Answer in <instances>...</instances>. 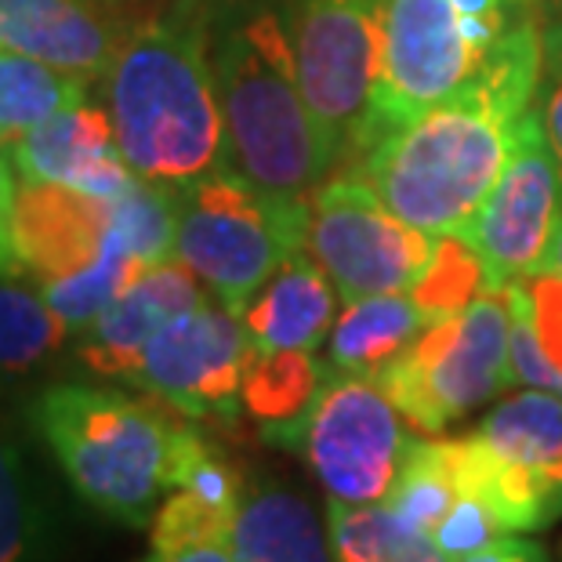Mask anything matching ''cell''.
Wrapping results in <instances>:
<instances>
[{
    "label": "cell",
    "mask_w": 562,
    "mask_h": 562,
    "mask_svg": "<svg viewBox=\"0 0 562 562\" xmlns=\"http://www.w3.org/2000/svg\"><path fill=\"white\" fill-rule=\"evenodd\" d=\"M432 537L453 562H461L464 555L480 552L483 544L497 541V537H505V533H501V526L494 522V516H490L480 501L458 494L453 508L442 516V522L432 530Z\"/></svg>",
    "instance_id": "cell-33"
},
{
    "label": "cell",
    "mask_w": 562,
    "mask_h": 562,
    "mask_svg": "<svg viewBox=\"0 0 562 562\" xmlns=\"http://www.w3.org/2000/svg\"><path fill=\"white\" fill-rule=\"evenodd\" d=\"M113 236L131 255L146 261V266H160V261L175 258V236H178L175 189L135 178L113 200Z\"/></svg>",
    "instance_id": "cell-30"
},
{
    "label": "cell",
    "mask_w": 562,
    "mask_h": 562,
    "mask_svg": "<svg viewBox=\"0 0 562 562\" xmlns=\"http://www.w3.org/2000/svg\"><path fill=\"white\" fill-rule=\"evenodd\" d=\"M374 381L396 403L403 422L425 436L447 432L458 417L516 385L508 286L483 291L464 313L428 323Z\"/></svg>",
    "instance_id": "cell-6"
},
{
    "label": "cell",
    "mask_w": 562,
    "mask_h": 562,
    "mask_svg": "<svg viewBox=\"0 0 562 562\" xmlns=\"http://www.w3.org/2000/svg\"><path fill=\"white\" fill-rule=\"evenodd\" d=\"M127 37L94 0H0V47L102 80Z\"/></svg>",
    "instance_id": "cell-16"
},
{
    "label": "cell",
    "mask_w": 562,
    "mask_h": 562,
    "mask_svg": "<svg viewBox=\"0 0 562 562\" xmlns=\"http://www.w3.org/2000/svg\"><path fill=\"white\" fill-rule=\"evenodd\" d=\"M15 164L0 153V277H19L22 266L15 258V244H11V211H15Z\"/></svg>",
    "instance_id": "cell-35"
},
{
    "label": "cell",
    "mask_w": 562,
    "mask_h": 562,
    "mask_svg": "<svg viewBox=\"0 0 562 562\" xmlns=\"http://www.w3.org/2000/svg\"><path fill=\"white\" fill-rule=\"evenodd\" d=\"M533 113L562 171V22L541 33V74H537Z\"/></svg>",
    "instance_id": "cell-32"
},
{
    "label": "cell",
    "mask_w": 562,
    "mask_h": 562,
    "mask_svg": "<svg viewBox=\"0 0 562 562\" xmlns=\"http://www.w3.org/2000/svg\"><path fill=\"white\" fill-rule=\"evenodd\" d=\"M552 483H555V512H559V516H562V464H559V469H555Z\"/></svg>",
    "instance_id": "cell-39"
},
{
    "label": "cell",
    "mask_w": 562,
    "mask_h": 562,
    "mask_svg": "<svg viewBox=\"0 0 562 562\" xmlns=\"http://www.w3.org/2000/svg\"><path fill=\"white\" fill-rule=\"evenodd\" d=\"M327 530L334 562H453L436 537L403 522L385 505L327 501Z\"/></svg>",
    "instance_id": "cell-22"
},
{
    "label": "cell",
    "mask_w": 562,
    "mask_h": 562,
    "mask_svg": "<svg viewBox=\"0 0 562 562\" xmlns=\"http://www.w3.org/2000/svg\"><path fill=\"white\" fill-rule=\"evenodd\" d=\"M255 341L240 316L218 297H203L196 308L175 316L146 345L131 385L186 417H236L240 385Z\"/></svg>",
    "instance_id": "cell-11"
},
{
    "label": "cell",
    "mask_w": 562,
    "mask_h": 562,
    "mask_svg": "<svg viewBox=\"0 0 562 562\" xmlns=\"http://www.w3.org/2000/svg\"><path fill=\"white\" fill-rule=\"evenodd\" d=\"M327 385V367L305 349H255L247 363L240 406L269 442L302 450L308 417Z\"/></svg>",
    "instance_id": "cell-19"
},
{
    "label": "cell",
    "mask_w": 562,
    "mask_h": 562,
    "mask_svg": "<svg viewBox=\"0 0 562 562\" xmlns=\"http://www.w3.org/2000/svg\"><path fill=\"white\" fill-rule=\"evenodd\" d=\"M559 214L562 171L530 105L494 193L486 196L472 229L464 233L472 247L480 250L490 291L541 269L544 250L552 244V233L559 225Z\"/></svg>",
    "instance_id": "cell-12"
},
{
    "label": "cell",
    "mask_w": 562,
    "mask_h": 562,
    "mask_svg": "<svg viewBox=\"0 0 562 562\" xmlns=\"http://www.w3.org/2000/svg\"><path fill=\"white\" fill-rule=\"evenodd\" d=\"M113 233V200L63 182H22L11 211V244L22 272L55 283L102 258Z\"/></svg>",
    "instance_id": "cell-13"
},
{
    "label": "cell",
    "mask_w": 562,
    "mask_h": 562,
    "mask_svg": "<svg viewBox=\"0 0 562 562\" xmlns=\"http://www.w3.org/2000/svg\"><path fill=\"white\" fill-rule=\"evenodd\" d=\"M425 327L428 319L406 291L345 302V313L330 327V367L345 374L378 378L411 349Z\"/></svg>",
    "instance_id": "cell-21"
},
{
    "label": "cell",
    "mask_w": 562,
    "mask_h": 562,
    "mask_svg": "<svg viewBox=\"0 0 562 562\" xmlns=\"http://www.w3.org/2000/svg\"><path fill=\"white\" fill-rule=\"evenodd\" d=\"M240 508H225L214 501L178 486L171 497L160 501L153 516V552H182L203 544H233V526Z\"/></svg>",
    "instance_id": "cell-31"
},
{
    "label": "cell",
    "mask_w": 562,
    "mask_h": 562,
    "mask_svg": "<svg viewBox=\"0 0 562 562\" xmlns=\"http://www.w3.org/2000/svg\"><path fill=\"white\" fill-rule=\"evenodd\" d=\"M516 283L522 286L526 302H530L533 334H537V341H541L548 363L562 374V277L559 272L537 269Z\"/></svg>",
    "instance_id": "cell-34"
},
{
    "label": "cell",
    "mask_w": 562,
    "mask_h": 562,
    "mask_svg": "<svg viewBox=\"0 0 562 562\" xmlns=\"http://www.w3.org/2000/svg\"><path fill=\"white\" fill-rule=\"evenodd\" d=\"M533 102L490 80L385 131L363 153L370 189L392 214L428 236H464L516 146Z\"/></svg>",
    "instance_id": "cell-2"
},
{
    "label": "cell",
    "mask_w": 562,
    "mask_h": 562,
    "mask_svg": "<svg viewBox=\"0 0 562 562\" xmlns=\"http://www.w3.org/2000/svg\"><path fill=\"white\" fill-rule=\"evenodd\" d=\"M461 562H552L541 544L519 541V537H497V541L483 544L480 552L464 555Z\"/></svg>",
    "instance_id": "cell-36"
},
{
    "label": "cell",
    "mask_w": 562,
    "mask_h": 562,
    "mask_svg": "<svg viewBox=\"0 0 562 562\" xmlns=\"http://www.w3.org/2000/svg\"><path fill=\"white\" fill-rule=\"evenodd\" d=\"M442 447H447L458 494L480 501L501 526V533L541 530V526L559 516L552 475L526 469L519 461H508L480 432L442 439Z\"/></svg>",
    "instance_id": "cell-18"
},
{
    "label": "cell",
    "mask_w": 562,
    "mask_h": 562,
    "mask_svg": "<svg viewBox=\"0 0 562 562\" xmlns=\"http://www.w3.org/2000/svg\"><path fill=\"white\" fill-rule=\"evenodd\" d=\"M486 286V269L480 250L472 247L469 236H436V250L428 258V266L422 277L414 280V286L406 294L414 297V305L422 308V316L428 323L447 319L464 313Z\"/></svg>",
    "instance_id": "cell-29"
},
{
    "label": "cell",
    "mask_w": 562,
    "mask_h": 562,
    "mask_svg": "<svg viewBox=\"0 0 562 562\" xmlns=\"http://www.w3.org/2000/svg\"><path fill=\"white\" fill-rule=\"evenodd\" d=\"M453 501H458V486H453L442 439H411L403 469L381 505L396 512L403 522L432 533L453 508Z\"/></svg>",
    "instance_id": "cell-28"
},
{
    "label": "cell",
    "mask_w": 562,
    "mask_h": 562,
    "mask_svg": "<svg viewBox=\"0 0 562 562\" xmlns=\"http://www.w3.org/2000/svg\"><path fill=\"white\" fill-rule=\"evenodd\" d=\"M102 88L116 146L138 178L178 189L229 171L218 80L200 19L178 11L127 33Z\"/></svg>",
    "instance_id": "cell-1"
},
{
    "label": "cell",
    "mask_w": 562,
    "mask_h": 562,
    "mask_svg": "<svg viewBox=\"0 0 562 562\" xmlns=\"http://www.w3.org/2000/svg\"><path fill=\"white\" fill-rule=\"evenodd\" d=\"M146 562H236V555L225 544H203V548H182V552H153Z\"/></svg>",
    "instance_id": "cell-37"
},
{
    "label": "cell",
    "mask_w": 562,
    "mask_h": 562,
    "mask_svg": "<svg viewBox=\"0 0 562 562\" xmlns=\"http://www.w3.org/2000/svg\"><path fill=\"white\" fill-rule=\"evenodd\" d=\"M229 142V171L261 193L308 203L338 167L297 83L283 15L247 8L211 47Z\"/></svg>",
    "instance_id": "cell-3"
},
{
    "label": "cell",
    "mask_w": 562,
    "mask_h": 562,
    "mask_svg": "<svg viewBox=\"0 0 562 562\" xmlns=\"http://www.w3.org/2000/svg\"><path fill=\"white\" fill-rule=\"evenodd\" d=\"M541 269L544 272H559V277H562V214H559V225H555V233H552V244H548V250H544Z\"/></svg>",
    "instance_id": "cell-38"
},
{
    "label": "cell",
    "mask_w": 562,
    "mask_h": 562,
    "mask_svg": "<svg viewBox=\"0 0 562 562\" xmlns=\"http://www.w3.org/2000/svg\"><path fill=\"white\" fill-rule=\"evenodd\" d=\"M305 250L338 286L341 302L411 291L436 250V236L411 229L370 182L338 175L308 196Z\"/></svg>",
    "instance_id": "cell-8"
},
{
    "label": "cell",
    "mask_w": 562,
    "mask_h": 562,
    "mask_svg": "<svg viewBox=\"0 0 562 562\" xmlns=\"http://www.w3.org/2000/svg\"><path fill=\"white\" fill-rule=\"evenodd\" d=\"M203 297H211V291L200 283L196 272L182 266L178 258L149 266L88 330H83V338L77 345V360L99 378L131 381L146 345L157 338L175 316L196 308Z\"/></svg>",
    "instance_id": "cell-14"
},
{
    "label": "cell",
    "mask_w": 562,
    "mask_h": 562,
    "mask_svg": "<svg viewBox=\"0 0 562 562\" xmlns=\"http://www.w3.org/2000/svg\"><path fill=\"white\" fill-rule=\"evenodd\" d=\"M229 548L236 562H330L334 552L316 508L272 483L244 494Z\"/></svg>",
    "instance_id": "cell-20"
},
{
    "label": "cell",
    "mask_w": 562,
    "mask_h": 562,
    "mask_svg": "<svg viewBox=\"0 0 562 562\" xmlns=\"http://www.w3.org/2000/svg\"><path fill=\"white\" fill-rule=\"evenodd\" d=\"M11 164L22 182H63L102 200H116L138 178L116 146L110 110L83 102L11 142Z\"/></svg>",
    "instance_id": "cell-15"
},
{
    "label": "cell",
    "mask_w": 562,
    "mask_h": 562,
    "mask_svg": "<svg viewBox=\"0 0 562 562\" xmlns=\"http://www.w3.org/2000/svg\"><path fill=\"white\" fill-rule=\"evenodd\" d=\"M0 562H52L37 483L0 422Z\"/></svg>",
    "instance_id": "cell-26"
},
{
    "label": "cell",
    "mask_w": 562,
    "mask_h": 562,
    "mask_svg": "<svg viewBox=\"0 0 562 562\" xmlns=\"http://www.w3.org/2000/svg\"><path fill=\"white\" fill-rule=\"evenodd\" d=\"M411 436L403 414L374 378L327 374L305 428L308 469L334 501L381 505L403 469Z\"/></svg>",
    "instance_id": "cell-10"
},
{
    "label": "cell",
    "mask_w": 562,
    "mask_h": 562,
    "mask_svg": "<svg viewBox=\"0 0 562 562\" xmlns=\"http://www.w3.org/2000/svg\"><path fill=\"white\" fill-rule=\"evenodd\" d=\"M480 69L483 63L453 0H389L381 77L356 160L385 131L464 91Z\"/></svg>",
    "instance_id": "cell-9"
},
{
    "label": "cell",
    "mask_w": 562,
    "mask_h": 562,
    "mask_svg": "<svg viewBox=\"0 0 562 562\" xmlns=\"http://www.w3.org/2000/svg\"><path fill=\"white\" fill-rule=\"evenodd\" d=\"M338 286L308 250H294L250 297L240 323L255 349L316 352L338 319Z\"/></svg>",
    "instance_id": "cell-17"
},
{
    "label": "cell",
    "mask_w": 562,
    "mask_h": 562,
    "mask_svg": "<svg viewBox=\"0 0 562 562\" xmlns=\"http://www.w3.org/2000/svg\"><path fill=\"white\" fill-rule=\"evenodd\" d=\"M69 327L44 291H30L15 277H0V381L33 374L63 349Z\"/></svg>",
    "instance_id": "cell-25"
},
{
    "label": "cell",
    "mask_w": 562,
    "mask_h": 562,
    "mask_svg": "<svg viewBox=\"0 0 562 562\" xmlns=\"http://www.w3.org/2000/svg\"><path fill=\"white\" fill-rule=\"evenodd\" d=\"M389 0H286L297 83L334 160H356L381 77Z\"/></svg>",
    "instance_id": "cell-7"
},
{
    "label": "cell",
    "mask_w": 562,
    "mask_h": 562,
    "mask_svg": "<svg viewBox=\"0 0 562 562\" xmlns=\"http://www.w3.org/2000/svg\"><path fill=\"white\" fill-rule=\"evenodd\" d=\"M88 94V80L0 47V149H11L26 131L74 110Z\"/></svg>",
    "instance_id": "cell-23"
},
{
    "label": "cell",
    "mask_w": 562,
    "mask_h": 562,
    "mask_svg": "<svg viewBox=\"0 0 562 562\" xmlns=\"http://www.w3.org/2000/svg\"><path fill=\"white\" fill-rule=\"evenodd\" d=\"M475 432L508 461L555 475L562 464V396L548 389H530L501 400Z\"/></svg>",
    "instance_id": "cell-24"
},
{
    "label": "cell",
    "mask_w": 562,
    "mask_h": 562,
    "mask_svg": "<svg viewBox=\"0 0 562 562\" xmlns=\"http://www.w3.org/2000/svg\"><path fill=\"white\" fill-rule=\"evenodd\" d=\"M30 417L80 501L124 526L153 522L160 497L171 494L175 439L182 428L175 417L116 389L80 381L44 389Z\"/></svg>",
    "instance_id": "cell-4"
},
{
    "label": "cell",
    "mask_w": 562,
    "mask_h": 562,
    "mask_svg": "<svg viewBox=\"0 0 562 562\" xmlns=\"http://www.w3.org/2000/svg\"><path fill=\"white\" fill-rule=\"evenodd\" d=\"M146 269H149L146 261L131 255V250L110 233V244H105L102 258L94 261V266L77 272V277L44 283V297L69 330L83 334Z\"/></svg>",
    "instance_id": "cell-27"
},
{
    "label": "cell",
    "mask_w": 562,
    "mask_h": 562,
    "mask_svg": "<svg viewBox=\"0 0 562 562\" xmlns=\"http://www.w3.org/2000/svg\"><path fill=\"white\" fill-rule=\"evenodd\" d=\"M175 258L236 316L294 250H305L308 203L261 193L236 171L175 189Z\"/></svg>",
    "instance_id": "cell-5"
}]
</instances>
